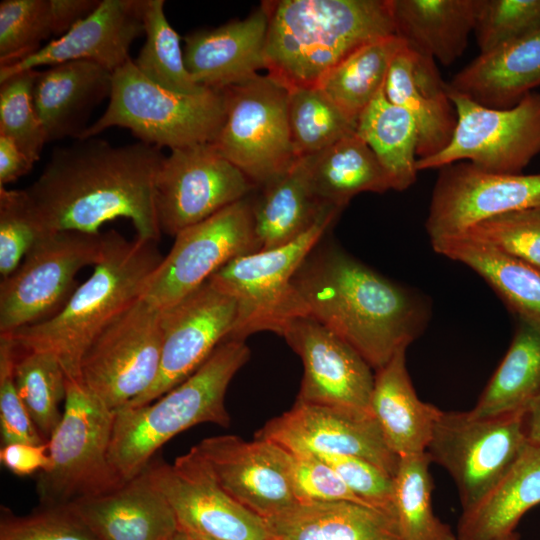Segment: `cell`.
Returning a JSON list of instances; mask_svg holds the SVG:
<instances>
[{
	"instance_id": "obj_20",
	"label": "cell",
	"mask_w": 540,
	"mask_h": 540,
	"mask_svg": "<svg viewBox=\"0 0 540 540\" xmlns=\"http://www.w3.org/2000/svg\"><path fill=\"white\" fill-rule=\"evenodd\" d=\"M279 335L303 362L296 401L370 411L372 368L351 345L308 316L290 319Z\"/></svg>"
},
{
	"instance_id": "obj_1",
	"label": "cell",
	"mask_w": 540,
	"mask_h": 540,
	"mask_svg": "<svg viewBox=\"0 0 540 540\" xmlns=\"http://www.w3.org/2000/svg\"><path fill=\"white\" fill-rule=\"evenodd\" d=\"M164 155L137 142L113 146L96 137L56 147L25 191L43 228L99 233L116 218L129 219L137 237L157 241L155 181Z\"/></svg>"
},
{
	"instance_id": "obj_32",
	"label": "cell",
	"mask_w": 540,
	"mask_h": 540,
	"mask_svg": "<svg viewBox=\"0 0 540 540\" xmlns=\"http://www.w3.org/2000/svg\"><path fill=\"white\" fill-rule=\"evenodd\" d=\"M436 253L475 271L518 320L540 330V268L465 236L431 241Z\"/></svg>"
},
{
	"instance_id": "obj_22",
	"label": "cell",
	"mask_w": 540,
	"mask_h": 540,
	"mask_svg": "<svg viewBox=\"0 0 540 540\" xmlns=\"http://www.w3.org/2000/svg\"><path fill=\"white\" fill-rule=\"evenodd\" d=\"M143 35V0H100L93 12L62 36L1 66L0 81L22 71L75 60L93 61L113 73L130 60L132 43Z\"/></svg>"
},
{
	"instance_id": "obj_44",
	"label": "cell",
	"mask_w": 540,
	"mask_h": 540,
	"mask_svg": "<svg viewBox=\"0 0 540 540\" xmlns=\"http://www.w3.org/2000/svg\"><path fill=\"white\" fill-rule=\"evenodd\" d=\"M458 236L540 268V206L490 218Z\"/></svg>"
},
{
	"instance_id": "obj_11",
	"label": "cell",
	"mask_w": 540,
	"mask_h": 540,
	"mask_svg": "<svg viewBox=\"0 0 540 540\" xmlns=\"http://www.w3.org/2000/svg\"><path fill=\"white\" fill-rule=\"evenodd\" d=\"M525 413L477 418L468 411L439 410L426 452L453 478L462 511L479 501L529 444Z\"/></svg>"
},
{
	"instance_id": "obj_26",
	"label": "cell",
	"mask_w": 540,
	"mask_h": 540,
	"mask_svg": "<svg viewBox=\"0 0 540 540\" xmlns=\"http://www.w3.org/2000/svg\"><path fill=\"white\" fill-rule=\"evenodd\" d=\"M113 73L88 60H75L37 71L33 102L47 142L79 139L92 110L110 98Z\"/></svg>"
},
{
	"instance_id": "obj_39",
	"label": "cell",
	"mask_w": 540,
	"mask_h": 540,
	"mask_svg": "<svg viewBox=\"0 0 540 540\" xmlns=\"http://www.w3.org/2000/svg\"><path fill=\"white\" fill-rule=\"evenodd\" d=\"M15 349L14 378L18 394L41 438L47 442L63 415L59 406L66 398L65 371L51 353L21 350L16 346Z\"/></svg>"
},
{
	"instance_id": "obj_24",
	"label": "cell",
	"mask_w": 540,
	"mask_h": 540,
	"mask_svg": "<svg viewBox=\"0 0 540 540\" xmlns=\"http://www.w3.org/2000/svg\"><path fill=\"white\" fill-rule=\"evenodd\" d=\"M69 506L99 540H168L180 528L146 469L120 487Z\"/></svg>"
},
{
	"instance_id": "obj_8",
	"label": "cell",
	"mask_w": 540,
	"mask_h": 540,
	"mask_svg": "<svg viewBox=\"0 0 540 540\" xmlns=\"http://www.w3.org/2000/svg\"><path fill=\"white\" fill-rule=\"evenodd\" d=\"M342 210L326 204L315 222L296 239L238 256L208 279L236 302L231 339L245 340L260 331L279 335L287 321L298 317L293 278Z\"/></svg>"
},
{
	"instance_id": "obj_33",
	"label": "cell",
	"mask_w": 540,
	"mask_h": 540,
	"mask_svg": "<svg viewBox=\"0 0 540 540\" xmlns=\"http://www.w3.org/2000/svg\"><path fill=\"white\" fill-rule=\"evenodd\" d=\"M261 188L259 197L252 202L260 251L285 245L299 237L326 205L314 192L304 157Z\"/></svg>"
},
{
	"instance_id": "obj_49",
	"label": "cell",
	"mask_w": 540,
	"mask_h": 540,
	"mask_svg": "<svg viewBox=\"0 0 540 540\" xmlns=\"http://www.w3.org/2000/svg\"><path fill=\"white\" fill-rule=\"evenodd\" d=\"M16 349L7 336H0V427L3 445L22 442L42 444L23 401L14 378Z\"/></svg>"
},
{
	"instance_id": "obj_46",
	"label": "cell",
	"mask_w": 540,
	"mask_h": 540,
	"mask_svg": "<svg viewBox=\"0 0 540 540\" xmlns=\"http://www.w3.org/2000/svg\"><path fill=\"white\" fill-rule=\"evenodd\" d=\"M540 27V0H478L474 33L480 53Z\"/></svg>"
},
{
	"instance_id": "obj_35",
	"label": "cell",
	"mask_w": 540,
	"mask_h": 540,
	"mask_svg": "<svg viewBox=\"0 0 540 540\" xmlns=\"http://www.w3.org/2000/svg\"><path fill=\"white\" fill-rule=\"evenodd\" d=\"M356 133L376 155L392 190L404 191L415 183L419 172L416 121L407 110L391 103L383 88L359 116Z\"/></svg>"
},
{
	"instance_id": "obj_47",
	"label": "cell",
	"mask_w": 540,
	"mask_h": 540,
	"mask_svg": "<svg viewBox=\"0 0 540 540\" xmlns=\"http://www.w3.org/2000/svg\"><path fill=\"white\" fill-rule=\"evenodd\" d=\"M0 540H99L69 506H42L16 516L2 508Z\"/></svg>"
},
{
	"instance_id": "obj_15",
	"label": "cell",
	"mask_w": 540,
	"mask_h": 540,
	"mask_svg": "<svg viewBox=\"0 0 540 540\" xmlns=\"http://www.w3.org/2000/svg\"><path fill=\"white\" fill-rule=\"evenodd\" d=\"M256 186L212 143L171 150L155 181L161 233L176 236L244 198Z\"/></svg>"
},
{
	"instance_id": "obj_52",
	"label": "cell",
	"mask_w": 540,
	"mask_h": 540,
	"mask_svg": "<svg viewBox=\"0 0 540 540\" xmlns=\"http://www.w3.org/2000/svg\"><path fill=\"white\" fill-rule=\"evenodd\" d=\"M34 163L11 139L0 134V187L28 174Z\"/></svg>"
},
{
	"instance_id": "obj_31",
	"label": "cell",
	"mask_w": 540,
	"mask_h": 540,
	"mask_svg": "<svg viewBox=\"0 0 540 540\" xmlns=\"http://www.w3.org/2000/svg\"><path fill=\"white\" fill-rule=\"evenodd\" d=\"M540 504V445L528 444L494 486L462 511L457 540H491L515 532L522 516Z\"/></svg>"
},
{
	"instance_id": "obj_6",
	"label": "cell",
	"mask_w": 540,
	"mask_h": 540,
	"mask_svg": "<svg viewBox=\"0 0 540 540\" xmlns=\"http://www.w3.org/2000/svg\"><path fill=\"white\" fill-rule=\"evenodd\" d=\"M226 114L224 89L173 92L147 79L129 60L113 72L109 104L79 139L110 127L132 131L141 142L171 150L213 143Z\"/></svg>"
},
{
	"instance_id": "obj_45",
	"label": "cell",
	"mask_w": 540,
	"mask_h": 540,
	"mask_svg": "<svg viewBox=\"0 0 540 540\" xmlns=\"http://www.w3.org/2000/svg\"><path fill=\"white\" fill-rule=\"evenodd\" d=\"M25 189L0 187V274L7 277L46 234Z\"/></svg>"
},
{
	"instance_id": "obj_53",
	"label": "cell",
	"mask_w": 540,
	"mask_h": 540,
	"mask_svg": "<svg viewBox=\"0 0 540 540\" xmlns=\"http://www.w3.org/2000/svg\"><path fill=\"white\" fill-rule=\"evenodd\" d=\"M525 427L528 443L540 445V391L526 409Z\"/></svg>"
},
{
	"instance_id": "obj_27",
	"label": "cell",
	"mask_w": 540,
	"mask_h": 540,
	"mask_svg": "<svg viewBox=\"0 0 540 540\" xmlns=\"http://www.w3.org/2000/svg\"><path fill=\"white\" fill-rule=\"evenodd\" d=\"M540 86V27L518 39L480 53L447 83L489 108H509Z\"/></svg>"
},
{
	"instance_id": "obj_56",
	"label": "cell",
	"mask_w": 540,
	"mask_h": 540,
	"mask_svg": "<svg viewBox=\"0 0 540 540\" xmlns=\"http://www.w3.org/2000/svg\"><path fill=\"white\" fill-rule=\"evenodd\" d=\"M187 531H189V530H187ZM189 532L194 536V538L196 540H212V539H209V538H207V537H205L203 535H200L198 533H195V532H192V531H189ZM271 540H280V539L277 538L276 536H274Z\"/></svg>"
},
{
	"instance_id": "obj_38",
	"label": "cell",
	"mask_w": 540,
	"mask_h": 540,
	"mask_svg": "<svg viewBox=\"0 0 540 540\" xmlns=\"http://www.w3.org/2000/svg\"><path fill=\"white\" fill-rule=\"evenodd\" d=\"M431 462L427 452L399 458L393 476V509L401 540H457L433 512Z\"/></svg>"
},
{
	"instance_id": "obj_4",
	"label": "cell",
	"mask_w": 540,
	"mask_h": 540,
	"mask_svg": "<svg viewBox=\"0 0 540 540\" xmlns=\"http://www.w3.org/2000/svg\"><path fill=\"white\" fill-rule=\"evenodd\" d=\"M162 258L157 241L139 237L130 241L109 231L93 273L56 315L0 336L9 337L18 349L53 354L67 379H80L81 360L89 345L141 297Z\"/></svg>"
},
{
	"instance_id": "obj_36",
	"label": "cell",
	"mask_w": 540,
	"mask_h": 540,
	"mask_svg": "<svg viewBox=\"0 0 540 540\" xmlns=\"http://www.w3.org/2000/svg\"><path fill=\"white\" fill-rule=\"evenodd\" d=\"M539 391L540 330L518 320L504 358L468 412L481 418L524 410Z\"/></svg>"
},
{
	"instance_id": "obj_34",
	"label": "cell",
	"mask_w": 540,
	"mask_h": 540,
	"mask_svg": "<svg viewBox=\"0 0 540 540\" xmlns=\"http://www.w3.org/2000/svg\"><path fill=\"white\" fill-rule=\"evenodd\" d=\"M304 158L314 192L323 204L344 209L357 194L392 190L376 155L356 132Z\"/></svg>"
},
{
	"instance_id": "obj_40",
	"label": "cell",
	"mask_w": 540,
	"mask_h": 540,
	"mask_svg": "<svg viewBox=\"0 0 540 540\" xmlns=\"http://www.w3.org/2000/svg\"><path fill=\"white\" fill-rule=\"evenodd\" d=\"M163 0H143L145 42L133 60L137 69L151 82L167 90L191 94L206 87L189 74L180 37L164 12Z\"/></svg>"
},
{
	"instance_id": "obj_42",
	"label": "cell",
	"mask_w": 540,
	"mask_h": 540,
	"mask_svg": "<svg viewBox=\"0 0 540 540\" xmlns=\"http://www.w3.org/2000/svg\"><path fill=\"white\" fill-rule=\"evenodd\" d=\"M51 35H57L52 0L0 2V67L36 52Z\"/></svg>"
},
{
	"instance_id": "obj_29",
	"label": "cell",
	"mask_w": 540,
	"mask_h": 540,
	"mask_svg": "<svg viewBox=\"0 0 540 540\" xmlns=\"http://www.w3.org/2000/svg\"><path fill=\"white\" fill-rule=\"evenodd\" d=\"M395 35L443 65L455 62L474 31L478 0H390Z\"/></svg>"
},
{
	"instance_id": "obj_48",
	"label": "cell",
	"mask_w": 540,
	"mask_h": 540,
	"mask_svg": "<svg viewBox=\"0 0 540 540\" xmlns=\"http://www.w3.org/2000/svg\"><path fill=\"white\" fill-rule=\"evenodd\" d=\"M284 450L291 487L299 503L349 501L370 506L316 455Z\"/></svg>"
},
{
	"instance_id": "obj_28",
	"label": "cell",
	"mask_w": 540,
	"mask_h": 540,
	"mask_svg": "<svg viewBox=\"0 0 540 540\" xmlns=\"http://www.w3.org/2000/svg\"><path fill=\"white\" fill-rule=\"evenodd\" d=\"M406 350L400 348L376 370L370 400V412L399 458L426 452L440 410L417 396L406 366Z\"/></svg>"
},
{
	"instance_id": "obj_25",
	"label": "cell",
	"mask_w": 540,
	"mask_h": 540,
	"mask_svg": "<svg viewBox=\"0 0 540 540\" xmlns=\"http://www.w3.org/2000/svg\"><path fill=\"white\" fill-rule=\"evenodd\" d=\"M385 97L407 110L418 127V159L449 143L457 115L436 61L405 46L392 60L383 86Z\"/></svg>"
},
{
	"instance_id": "obj_30",
	"label": "cell",
	"mask_w": 540,
	"mask_h": 540,
	"mask_svg": "<svg viewBox=\"0 0 540 540\" xmlns=\"http://www.w3.org/2000/svg\"><path fill=\"white\" fill-rule=\"evenodd\" d=\"M266 523L280 540H401L392 516L349 501L298 503Z\"/></svg>"
},
{
	"instance_id": "obj_41",
	"label": "cell",
	"mask_w": 540,
	"mask_h": 540,
	"mask_svg": "<svg viewBox=\"0 0 540 540\" xmlns=\"http://www.w3.org/2000/svg\"><path fill=\"white\" fill-rule=\"evenodd\" d=\"M288 115L297 158L319 153L356 132V124L317 86L289 90Z\"/></svg>"
},
{
	"instance_id": "obj_21",
	"label": "cell",
	"mask_w": 540,
	"mask_h": 540,
	"mask_svg": "<svg viewBox=\"0 0 540 540\" xmlns=\"http://www.w3.org/2000/svg\"><path fill=\"white\" fill-rule=\"evenodd\" d=\"M195 447L226 493L265 521L299 503L281 446L219 435L204 438Z\"/></svg>"
},
{
	"instance_id": "obj_18",
	"label": "cell",
	"mask_w": 540,
	"mask_h": 540,
	"mask_svg": "<svg viewBox=\"0 0 540 540\" xmlns=\"http://www.w3.org/2000/svg\"><path fill=\"white\" fill-rule=\"evenodd\" d=\"M235 300L208 280L176 304L162 310V350L152 386L125 406L160 398L194 373L226 339L236 323Z\"/></svg>"
},
{
	"instance_id": "obj_37",
	"label": "cell",
	"mask_w": 540,
	"mask_h": 540,
	"mask_svg": "<svg viewBox=\"0 0 540 540\" xmlns=\"http://www.w3.org/2000/svg\"><path fill=\"white\" fill-rule=\"evenodd\" d=\"M405 42L397 35L374 40L349 55L318 84L354 124L382 90L390 64Z\"/></svg>"
},
{
	"instance_id": "obj_16",
	"label": "cell",
	"mask_w": 540,
	"mask_h": 540,
	"mask_svg": "<svg viewBox=\"0 0 540 540\" xmlns=\"http://www.w3.org/2000/svg\"><path fill=\"white\" fill-rule=\"evenodd\" d=\"M540 206V173L503 174L460 161L439 169L425 222L430 241L490 218Z\"/></svg>"
},
{
	"instance_id": "obj_13",
	"label": "cell",
	"mask_w": 540,
	"mask_h": 540,
	"mask_svg": "<svg viewBox=\"0 0 540 540\" xmlns=\"http://www.w3.org/2000/svg\"><path fill=\"white\" fill-rule=\"evenodd\" d=\"M162 340V310L140 297L89 345L81 360L80 380L115 411L156 380Z\"/></svg>"
},
{
	"instance_id": "obj_9",
	"label": "cell",
	"mask_w": 540,
	"mask_h": 540,
	"mask_svg": "<svg viewBox=\"0 0 540 540\" xmlns=\"http://www.w3.org/2000/svg\"><path fill=\"white\" fill-rule=\"evenodd\" d=\"M224 91L225 120L212 144L261 187L298 159L289 127V91L268 74Z\"/></svg>"
},
{
	"instance_id": "obj_14",
	"label": "cell",
	"mask_w": 540,
	"mask_h": 540,
	"mask_svg": "<svg viewBox=\"0 0 540 540\" xmlns=\"http://www.w3.org/2000/svg\"><path fill=\"white\" fill-rule=\"evenodd\" d=\"M260 251L252 201L244 198L175 236L141 298L164 310L203 285L234 258Z\"/></svg>"
},
{
	"instance_id": "obj_7",
	"label": "cell",
	"mask_w": 540,
	"mask_h": 540,
	"mask_svg": "<svg viewBox=\"0 0 540 540\" xmlns=\"http://www.w3.org/2000/svg\"><path fill=\"white\" fill-rule=\"evenodd\" d=\"M113 421L114 411L80 379H67L63 415L47 441L50 465L37 481L42 506L69 505L126 482L109 458Z\"/></svg>"
},
{
	"instance_id": "obj_51",
	"label": "cell",
	"mask_w": 540,
	"mask_h": 540,
	"mask_svg": "<svg viewBox=\"0 0 540 540\" xmlns=\"http://www.w3.org/2000/svg\"><path fill=\"white\" fill-rule=\"evenodd\" d=\"M0 460L7 469L19 476L40 473L50 465L48 442L5 444L0 450Z\"/></svg>"
},
{
	"instance_id": "obj_12",
	"label": "cell",
	"mask_w": 540,
	"mask_h": 540,
	"mask_svg": "<svg viewBox=\"0 0 540 540\" xmlns=\"http://www.w3.org/2000/svg\"><path fill=\"white\" fill-rule=\"evenodd\" d=\"M448 92L457 115L455 130L443 150L417 160L418 171L467 161L495 173L520 174L540 153L539 93L530 92L509 108H489Z\"/></svg>"
},
{
	"instance_id": "obj_5",
	"label": "cell",
	"mask_w": 540,
	"mask_h": 540,
	"mask_svg": "<svg viewBox=\"0 0 540 540\" xmlns=\"http://www.w3.org/2000/svg\"><path fill=\"white\" fill-rule=\"evenodd\" d=\"M249 358L245 340L226 339L194 373L160 398L115 410L109 458L118 475L124 481L136 477L163 444L192 426L228 427L225 394Z\"/></svg>"
},
{
	"instance_id": "obj_23",
	"label": "cell",
	"mask_w": 540,
	"mask_h": 540,
	"mask_svg": "<svg viewBox=\"0 0 540 540\" xmlns=\"http://www.w3.org/2000/svg\"><path fill=\"white\" fill-rule=\"evenodd\" d=\"M268 15L261 4L248 17L184 37V61L193 80L210 89L243 83L266 68Z\"/></svg>"
},
{
	"instance_id": "obj_55",
	"label": "cell",
	"mask_w": 540,
	"mask_h": 540,
	"mask_svg": "<svg viewBox=\"0 0 540 540\" xmlns=\"http://www.w3.org/2000/svg\"><path fill=\"white\" fill-rule=\"evenodd\" d=\"M491 540H520V536L518 533L513 532L512 534H509L507 536H502Z\"/></svg>"
},
{
	"instance_id": "obj_50",
	"label": "cell",
	"mask_w": 540,
	"mask_h": 540,
	"mask_svg": "<svg viewBox=\"0 0 540 540\" xmlns=\"http://www.w3.org/2000/svg\"><path fill=\"white\" fill-rule=\"evenodd\" d=\"M314 455L326 462L345 484L368 505L394 518L393 477L391 475L360 457L331 454Z\"/></svg>"
},
{
	"instance_id": "obj_17",
	"label": "cell",
	"mask_w": 540,
	"mask_h": 540,
	"mask_svg": "<svg viewBox=\"0 0 540 540\" xmlns=\"http://www.w3.org/2000/svg\"><path fill=\"white\" fill-rule=\"evenodd\" d=\"M146 471L167 498L180 527L212 540H271L266 521L220 486L197 448L173 464H149Z\"/></svg>"
},
{
	"instance_id": "obj_19",
	"label": "cell",
	"mask_w": 540,
	"mask_h": 540,
	"mask_svg": "<svg viewBox=\"0 0 540 540\" xmlns=\"http://www.w3.org/2000/svg\"><path fill=\"white\" fill-rule=\"evenodd\" d=\"M255 438L297 453L360 457L392 477L399 464V457L366 410L296 401L258 430Z\"/></svg>"
},
{
	"instance_id": "obj_3",
	"label": "cell",
	"mask_w": 540,
	"mask_h": 540,
	"mask_svg": "<svg viewBox=\"0 0 540 540\" xmlns=\"http://www.w3.org/2000/svg\"><path fill=\"white\" fill-rule=\"evenodd\" d=\"M268 75L292 90L318 86L360 47L395 34L390 0L263 1Z\"/></svg>"
},
{
	"instance_id": "obj_54",
	"label": "cell",
	"mask_w": 540,
	"mask_h": 540,
	"mask_svg": "<svg viewBox=\"0 0 540 540\" xmlns=\"http://www.w3.org/2000/svg\"><path fill=\"white\" fill-rule=\"evenodd\" d=\"M168 540H196V539L189 531L180 527L178 531Z\"/></svg>"
},
{
	"instance_id": "obj_43",
	"label": "cell",
	"mask_w": 540,
	"mask_h": 540,
	"mask_svg": "<svg viewBox=\"0 0 540 540\" xmlns=\"http://www.w3.org/2000/svg\"><path fill=\"white\" fill-rule=\"evenodd\" d=\"M37 71H22L0 81V134L11 139L34 162L47 143L33 102Z\"/></svg>"
},
{
	"instance_id": "obj_2",
	"label": "cell",
	"mask_w": 540,
	"mask_h": 540,
	"mask_svg": "<svg viewBox=\"0 0 540 540\" xmlns=\"http://www.w3.org/2000/svg\"><path fill=\"white\" fill-rule=\"evenodd\" d=\"M293 278L298 317L308 316L378 370L427 327L431 303L342 250L315 251Z\"/></svg>"
},
{
	"instance_id": "obj_10",
	"label": "cell",
	"mask_w": 540,
	"mask_h": 540,
	"mask_svg": "<svg viewBox=\"0 0 540 540\" xmlns=\"http://www.w3.org/2000/svg\"><path fill=\"white\" fill-rule=\"evenodd\" d=\"M104 234L64 230L43 236L0 284V335L46 321L67 303L77 273L96 265Z\"/></svg>"
}]
</instances>
